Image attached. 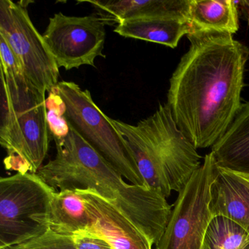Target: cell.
Segmentation results:
<instances>
[{"label":"cell","mask_w":249,"mask_h":249,"mask_svg":"<svg viewBox=\"0 0 249 249\" xmlns=\"http://www.w3.org/2000/svg\"><path fill=\"white\" fill-rule=\"evenodd\" d=\"M188 38L190 48L170 78L167 104L194 145L209 148L241 106L249 49L230 35Z\"/></svg>","instance_id":"1"},{"label":"cell","mask_w":249,"mask_h":249,"mask_svg":"<svg viewBox=\"0 0 249 249\" xmlns=\"http://www.w3.org/2000/svg\"><path fill=\"white\" fill-rule=\"evenodd\" d=\"M55 141L56 155L37 174L56 192L91 189L114 204L156 245L171 215L167 198L148 186L128 184L73 129Z\"/></svg>","instance_id":"2"},{"label":"cell","mask_w":249,"mask_h":249,"mask_svg":"<svg viewBox=\"0 0 249 249\" xmlns=\"http://www.w3.org/2000/svg\"><path fill=\"white\" fill-rule=\"evenodd\" d=\"M110 120L126 141L147 186L166 198L180 192L202 164L197 148L180 130L167 104L136 124Z\"/></svg>","instance_id":"3"},{"label":"cell","mask_w":249,"mask_h":249,"mask_svg":"<svg viewBox=\"0 0 249 249\" xmlns=\"http://www.w3.org/2000/svg\"><path fill=\"white\" fill-rule=\"evenodd\" d=\"M64 103V119L131 184L147 186L126 141L94 103L89 90L61 81L53 89Z\"/></svg>","instance_id":"4"},{"label":"cell","mask_w":249,"mask_h":249,"mask_svg":"<svg viewBox=\"0 0 249 249\" xmlns=\"http://www.w3.org/2000/svg\"><path fill=\"white\" fill-rule=\"evenodd\" d=\"M55 192L37 173L0 179V248L14 247L49 230Z\"/></svg>","instance_id":"5"},{"label":"cell","mask_w":249,"mask_h":249,"mask_svg":"<svg viewBox=\"0 0 249 249\" xmlns=\"http://www.w3.org/2000/svg\"><path fill=\"white\" fill-rule=\"evenodd\" d=\"M212 154L178 192L164 234L155 249H202L205 231L213 218L211 187L215 173Z\"/></svg>","instance_id":"6"},{"label":"cell","mask_w":249,"mask_h":249,"mask_svg":"<svg viewBox=\"0 0 249 249\" xmlns=\"http://www.w3.org/2000/svg\"><path fill=\"white\" fill-rule=\"evenodd\" d=\"M0 36L15 52L26 78L43 94L52 92L59 84V68L24 2L0 1Z\"/></svg>","instance_id":"7"},{"label":"cell","mask_w":249,"mask_h":249,"mask_svg":"<svg viewBox=\"0 0 249 249\" xmlns=\"http://www.w3.org/2000/svg\"><path fill=\"white\" fill-rule=\"evenodd\" d=\"M108 18L102 15L69 17L62 12L50 18L43 36L58 68L71 71L83 65L95 66L103 56Z\"/></svg>","instance_id":"8"},{"label":"cell","mask_w":249,"mask_h":249,"mask_svg":"<svg viewBox=\"0 0 249 249\" xmlns=\"http://www.w3.org/2000/svg\"><path fill=\"white\" fill-rule=\"evenodd\" d=\"M11 101L22 135L24 173H37L49 151L50 128L46 94L23 73H5Z\"/></svg>","instance_id":"9"},{"label":"cell","mask_w":249,"mask_h":249,"mask_svg":"<svg viewBox=\"0 0 249 249\" xmlns=\"http://www.w3.org/2000/svg\"><path fill=\"white\" fill-rule=\"evenodd\" d=\"M90 217L88 230L104 237L113 249H153L152 242L114 204L91 189H76Z\"/></svg>","instance_id":"10"},{"label":"cell","mask_w":249,"mask_h":249,"mask_svg":"<svg viewBox=\"0 0 249 249\" xmlns=\"http://www.w3.org/2000/svg\"><path fill=\"white\" fill-rule=\"evenodd\" d=\"M210 209L213 216L230 218L249 234V180L215 164Z\"/></svg>","instance_id":"11"},{"label":"cell","mask_w":249,"mask_h":249,"mask_svg":"<svg viewBox=\"0 0 249 249\" xmlns=\"http://www.w3.org/2000/svg\"><path fill=\"white\" fill-rule=\"evenodd\" d=\"M186 20L189 37L230 35L239 29L237 2L232 0H189Z\"/></svg>","instance_id":"12"},{"label":"cell","mask_w":249,"mask_h":249,"mask_svg":"<svg viewBox=\"0 0 249 249\" xmlns=\"http://www.w3.org/2000/svg\"><path fill=\"white\" fill-rule=\"evenodd\" d=\"M218 167L249 175V102L242 104L225 133L211 151Z\"/></svg>","instance_id":"13"},{"label":"cell","mask_w":249,"mask_h":249,"mask_svg":"<svg viewBox=\"0 0 249 249\" xmlns=\"http://www.w3.org/2000/svg\"><path fill=\"white\" fill-rule=\"evenodd\" d=\"M117 24L114 32L122 37L158 43L172 49L177 47L182 37L189 33L187 20L183 17H135Z\"/></svg>","instance_id":"14"},{"label":"cell","mask_w":249,"mask_h":249,"mask_svg":"<svg viewBox=\"0 0 249 249\" xmlns=\"http://www.w3.org/2000/svg\"><path fill=\"white\" fill-rule=\"evenodd\" d=\"M89 3L102 16L115 22L135 17L173 16L186 18L189 0H122V1H81Z\"/></svg>","instance_id":"15"},{"label":"cell","mask_w":249,"mask_h":249,"mask_svg":"<svg viewBox=\"0 0 249 249\" xmlns=\"http://www.w3.org/2000/svg\"><path fill=\"white\" fill-rule=\"evenodd\" d=\"M89 224L87 204L76 189L55 192L52 200L50 230L72 237L78 231L88 230Z\"/></svg>","instance_id":"16"},{"label":"cell","mask_w":249,"mask_h":249,"mask_svg":"<svg viewBox=\"0 0 249 249\" xmlns=\"http://www.w3.org/2000/svg\"><path fill=\"white\" fill-rule=\"evenodd\" d=\"M202 249H249V234L232 220L214 216L205 231Z\"/></svg>","instance_id":"17"},{"label":"cell","mask_w":249,"mask_h":249,"mask_svg":"<svg viewBox=\"0 0 249 249\" xmlns=\"http://www.w3.org/2000/svg\"><path fill=\"white\" fill-rule=\"evenodd\" d=\"M47 117L51 133L53 134L55 141L62 139L68 135L69 126L64 119V103L57 93L52 90L46 99Z\"/></svg>","instance_id":"18"},{"label":"cell","mask_w":249,"mask_h":249,"mask_svg":"<svg viewBox=\"0 0 249 249\" xmlns=\"http://www.w3.org/2000/svg\"><path fill=\"white\" fill-rule=\"evenodd\" d=\"M14 248V249H76L71 236L58 234L50 229L39 237Z\"/></svg>","instance_id":"19"},{"label":"cell","mask_w":249,"mask_h":249,"mask_svg":"<svg viewBox=\"0 0 249 249\" xmlns=\"http://www.w3.org/2000/svg\"><path fill=\"white\" fill-rule=\"evenodd\" d=\"M72 239L76 249H113L104 237L88 230L75 233Z\"/></svg>","instance_id":"20"},{"label":"cell","mask_w":249,"mask_h":249,"mask_svg":"<svg viewBox=\"0 0 249 249\" xmlns=\"http://www.w3.org/2000/svg\"><path fill=\"white\" fill-rule=\"evenodd\" d=\"M0 58L2 72L5 73L24 74L21 63L15 52L2 36H0Z\"/></svg>","instance_id":"21"},{"label":"cell","mask_w":249,"mask_h":249,"mask_svg":"<svg viewBox=\"0 0 249 249\" xmlns=\"http://www.w3.org/2000/svg\"><path fill=\"white\" fill-rule=\"evenodd\" d=\"M237 3L244 8L245 11L246 13V17L248 18V21L249 23V1H240V2H237Z\"/></svg>","instance_id":"22"},{"label":"cell","mask_w":249,"mask_h":249,"mask_svg":"<svg viewBox=\"0 0 249 249\" xmlns=\"http://www.w3.org/2000/svg\"><path fill=\"white\" fill-rule=\"evenodd\" d=\"M0 249H14V247L0 248Z\"/></svg>","instance_id":"23"},{"label":"cell","mask_w":249,"mask_h":249,"mask_svg":"<svg viewBox=\"0 0 249 249\" xmlns=\"http://www.w3.org/2000/svg\"><path fill=\"white\" fill-rule=\"evenodd\" d=\"M242 175H243V176H245V177H246V178H247V179H248V180H249V175H245V174H242Z\"/></svg>","instance_id":"24"}]
</instances>
